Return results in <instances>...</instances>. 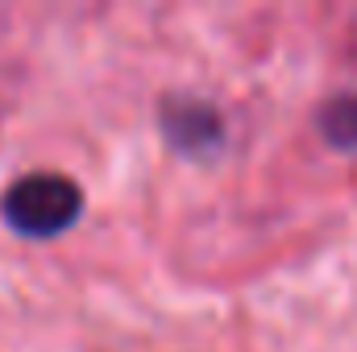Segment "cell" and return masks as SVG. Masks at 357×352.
<instances>
[{
    "label": "cell",
    "instance_id": "obj_1",
    "mask_svg": "<svg viewBox=\"0 0 357 352\" xmlns=\"http://www.w3.org/2000/svg\"><path fill=\"white\" fill-rule=\"evenodd\" d=\"M84 211V191L67 175L38 170L4 191V220L21 237H59Z\"/></svg>",
    "mask_w": 357,
    "mask_h": 352
},
{
    "label": "cell",
    "instance_id": "obj_2",
    "mask_svg": "<svg viewBox=\"0 0 357 352\" xmlns=\"http://www.w3.org/2000/svg\"><path fill=\"white\" fill-rule=\"evenodd\" d=\"M162 129H167V141L175 145L178 154H191V158H204L220 145V112L195 95H171L162 104Z\"/></svg>",
    "mask_w": 357,
    "mask_h": 352
},
{
    "label": "cell",
    "instance_id": "obj_3",
    "mask_svg": "<svg viewBox=\"0 0 357 352\" xmlns=\"http://www.w3.org/2000/svg\"><path fill=\"white\" fill-rule=\"evenodd\" d=\"M320 133L333 150H345L357 154V91L345 95H333L324 108H320Z\"/></svg>",
    "mask_w": 357,
    "mask_h": 352
}]
</instances>
